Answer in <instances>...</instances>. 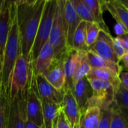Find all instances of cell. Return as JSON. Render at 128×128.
I'll return each mask as SVG.
<instances>
[{"label": "cell", "mask_w": 128, "mask_h": 128, "mask_svg": "<svg viewBox=\"0 0 128 128\" xmlns=\"http://www.w3.org/2000/svg\"><path fill=\"white\" fill-rule=\"evenodd\" d=\"M2 1H0V7H1V5H2Z\"/></svg>", "instance_id": "cell-40"}, {"label": "cell", "mask_w": 128, "mask_h": 128, "mask_svg": "<svg viewBox=\"0 0 128 128\" xmlns=\"http://www.w3.org/2000/svg\"><path fill=\"white\" fill-rule=\"evenodd\" d=\"M87 78L108 82L113 86L116 91H117L122 85L119 76L115 72L105 68H92Z\"/></svg>", "instance_id": "cell-21"}, {"label": "cell", "mask_w": 128, "mask_h": 128, "mask_svg": "<svg viewBox=\"0 0 128 128\" xmlns=\"http://www.w3.org/2000/svg\"><path fill=\"white\" fill-rule=\"evenodd\" d=\"M101 110L98 106L88 107L81 116L78 128H98Z\"/></svg>", "instance_id": "cell-22"}, {"label": "cell", "mask_w": 128, "mask_h": 128, "mask_svg": "<svg viewBox=\"0 0 128 128\" xmlns=\"http://www.w3.org/2000/svg\"><path fill=\"white\" fill-rule=\"evenodd\" d=\"M92 88L87 77L79 80L74 86L73 94L80 110V116L88 109V101L92 97Z\"/></svg>", "instance_id": "cell-15"}, {"label": "cell", "mask_w": 128, "mask_h": 128, "mask_svg": "<svg viewBox=\"0 0 128 128\" xmlns=\"http://www.w3.org/2000/svg\"><path fill=\"white\" fill-rule=\"evenodd\" d=\"M112 119V106L105 110L101 111V116L98 128H110Z\"/></svg>", "instance_id": "cell-32"}, {"label": "cell", "mask_w": 128, "mask_h": 128, "mask_svg": "<svg viewBox=\"0 0 128 128\" xmlns=\"http://www.w3.org/2000/svg\"><path fill=\"white\" fill-rule=\"evenodd\" d=\"M15 15V1L3 0L0 7V76L10 30Z\"/></svg>", "instance_id": "cell-7"}, {"label": "cell", "mask_w": 128, "mask_h": 128, "mask_svg": "<svg viewBox=\"0 0 128 128\" xmlns=\"http://www.w3.org/2000/svg\"><path fill=\"white\" fill-rule=\"evenodd\" d=\"M40 100L43 108L44 127V128H54L59 111L61 110V105L47 100Z\"/></svg>", "instance_id": "cell-19"}, {"label": "cell", "mask_w": 128, "mask_h": 128, "mask_svg": "<svg viewBox=\"0 0 128 128\" xmlns=\"http://www.w3.org/2000/svg\"><path fill=\"white\" fill-rule=\"evenodd\" d=\"M43 76L55 88L64 92L65 74L64 70V56L58 60H54L50 68Z\"/></svg>", "instance_id": "cell-14"}, {"label": "cell", "mask_w": 128, "mask_h": 128, "mask_svg": "<svg viewBox=\"0 0 128 128\" xmlns=\"http://www.w3.org/2000/svg\"><path fill=\"white\" fill-rule=\"evenodd\" d=\"M56 4L57 0H46L41 20L31 52L32 62L35 61L42 47L49 40L54 20Z\"/></svg>", "instance_id": "cell-5"}, {"label": "cell", "mask_w": 128, "mask_h": 128, "mask_svg": "<svg viewBox=\"0 0 128 128\" xmlns=\"http://www.w3.org/2000/svg\"><path fill=\"white\" fill-rule=\"evenodd\" d=\"M26 128H40L38 126H37L36 124H34V123L29 122V121H27L26 120Z\"/></svg>", "instance_id": "cell-38"}, {"label": "cell", "mask_w": 128, "mask_h": 128, "mask_svg": "<svg viewBox=\"0 0 128 128\" xmlns=\"http://www.w3.org/2000/svg\"><path fill=\"white\" fill-rule=\"evenodd\" d=\"M27 89L20 92L10 99L8 128H26Z\"/></svg>", "instance_id": "cell-9"}, {"label": "cell", "mask_w": 128, "mask_h": 128, "mask_svg": "<svg viewBox=\"0 0 128 128\" xmlns=\"http://www.w3.org/2000/svg\"><path fill=\"white\" fill-rule=\"evenodd\" d=\"M115 104L125 114L128 113V90L122 85L115 94ZM128 116V115H127Z\"/></svg>", "instance_id": "cell-28"}, {"label": "cell", "mask_w": 128, "mask_h": 128, "mask_svg": "<svg viewBox=\"0 0 128 128\" xmlns=\"http://www.w3.org/2000/svg\"><path fill=\"white\" fill-rule=\"evenodd\" d=\"M61 109L72 128H78L80 110L72 90L68 89L64 91Z\"/></svg>", "instance_id": "cell-11"}, {"label": "cell", "mask_w": 128, "mask_h": 128, "mask_svg": "<svg viewBox=\"0 0 128 128\" xmlns=\"http://www.w3.org/2000/svg\"><path fill=\"white\" fill-rule=\"evenodd\" d=\"M112 41H113L114 52L116 54L118 63L120 64V62H122V58L124 57V56L127 52V50H126V49L124 47L123 40H122V38L120 37L113 38H112Z\"/></svg>", "instance_id": "cell-31"}, {"label": "cell", "mask_w": 128, "mask_h": 128, "mask_svg": "<svg viewBox=\"0 0 128 128\" xmlns=\"http://www.w3.org/2000/svg\"><path fill=\"white\" fill-rule=\"evenodd\" d=\"M78 56V51L71 48L68 49L65 55L64 56V70L65 74V86L64 91L74 89L73 77L76 68V58Z\"/></svg>", "instance_id": "cell-18"}, {"label": "cell", "mask_w": 128, "mask_h": 128, "mask_svg": "<svg viewBox=\"0 0 128 128\" xmlns=\"http://www.w3.org/2000/svg\"><path fill=\"white\" fill-rule=\"evenodd\" d=\"M114 31L116 34L117 35L116 37H122L125 35L127 33H128L126 28L121 23L116 22L115 26H114Z\"/></svg>", "instance_id": "cell-34"}, {"label": "cell", "mask_w": 128, "mask_h": 128, "mask_svg": "<svg viewBox=\"0 0 128 128\" xmlns=\"http://www.w3.org/2000/svg\"><path fill=\"white\" fill-rule=\"evenodd\" d=\"M34 76L35 82L40 98L47 100L56 104L61 105L63 100L64 92L58 91L55 88L43 75L38 74Z\"/></svg>", "instance_id": "cell-13"}, {"label": "cell", "mask_w": 128, "mask_h": 128, "mask_svg": "<svg viewBox=\"0 0 128 128\" xmlns=\"http://www.w3.org/2000/svg\"><path fill=\"white\" fill-rule=\"evenodd\" d=\"M54 59L55 55L53 48L48 41L42 47L35 61L33 62L34 75H43L50 68Z\"/></svg>", "instance_id": "cell-16"}, {"label": "cell", "mask_w": 128, "mask_h": 128, "mask_svg": "<svg viewBox=\"0 0 128 128\" xmlns=\"http://www.w3.org/2000/svg\"><path fill=\"white\" fill-rule=\"evenodd\" d=\"M121 62L122 63V67L123 70H124L125 71L128 72V52H127L125 53V55H124V57L122 58Z\"/></svg>", "instance_id": "cell-36"}, {"label": "cell", "mask_w": 128, "mask_h": 128, "mask_svg": "<svg viewBox=\"0 0 128 128\" xmlns=\"http://www.w3.org/2000/svg\"><path fill=\"white\" fill-rule=\"evenodd\" d=\"M64 17L66 28L68 46V49H71L75 32L82 21L76 13L71 0H64Z\"/></svg>", "instance_id": "cell-12"}, {"label": "cell", "mask_w": 128, "mask_h": 128, "mask_svg": "<svg viewBox=\"0 0 128 128\" xmlns=\"http://www.w3.org/2000/svg\"><path fill=\"white\" fill-rule=\"evenodd\" d=\"M64 0H57L54 20L48 40L53 48L54 60L62 58L68 50L64 17Z\"/></svg>", "instance_id": "cell-3"}, {"label": "cell", "mask_w": 128, "mask_h": 128, "mask_svg": "<svg viewBox=\"0 0 128 128\" xmlns=\"http://www.w3.org/2000/svg\"><path fill=\"white\" fill-rule=\"evenodd\" d=\"M103 7L110 11L116 22L122 24L128 32V9L119 1H102Z\"/></svg>", "instance_id": "cell-17"}, {"label": "cell", "mask_w": 128, "mask_h": 128, "mask_svg": "<svg viewBox=\"0 0 128 128\" xmlns=\"http://www.w3.org/2000/svg\"><path fill=\"white\" fill-rule=\"evenodd\" d=\"M26 109L27 121L34 123L40 128H44L42 103L38 92L35 76H34V78L27 89Z\"/></svg>", "instance_id": "cell-8"}, {"label": "cell", "mask_w": 128, "mask_h": 128, "mask_svg": "<svg viewBox=\"0 0 128 128\" xmlns=\"http://www.w3.org/2000/svg\"><path fill=\"white\" fill-rule=\"evenodd\" d=\"M120 38H121L122 40H123L124 47H125L127 52H128V33H127L125 35H124V36H122V37H120Z\"/></svg>", "instance_id": "cell-37"}, {"label": "cell", "mask_w": 128, "mask_h": 128, "mask_svg": "<svg viewBox=\"0 0 128 128\" xmlns=\"http://www.w3.org/2000/svg\"><path fill=\"white\" fill-rule=\"evenodd\" d=\"M120 80H121V84L122 86L128 90V72H122L120 74Z\"/></svg>", "instance_id": "cell-35"}, {"label": "cell", "mask_w": 128, "mask_h": 128, "mask_svg": "<svg viewBox=\"0 0 128 128\" xmlns=\"http://www.w3.org/2000/svg\"><path fill=\"white\" fill-rule=\"evenodd\" d=\"M34 76L32 56L20 54L15 64L10 80V98L20 92L26 90L29 87Z\"/></svg>", "instance_id": "cell-4"}, {"label": "cell", "mask_w": 128, "mask_h": 128, "mask_svg": "<svg viewBox=\"0 0 128 128\" xmlns=\"http://www.w3.org/2000/svg\"><path fill=\"white\" fill-rule=\"evenodd\" d=\"M86 27L87 22L85 21H81L75 32L73 39L72 48L76 50V51H88V46L86 43Z\"/></svg>", "instance_id": "cell-26"}, {"label": "cell", "mask_w": 128, "mask_h": 128, "mask_svg": "<svg viewBox=\"0 0 128 128\" xmlns=\"http://www.w3.org/2000/svg\"><path fill=\"white\" fill-rule=\"evenodd\" d=\"M45 3L46 0L15 1L21 54L24 56H31Z\"/></svg>", "instance_id": "cell-1"}, {"label": "cell", "mask_w": 128, "mask_h": 128, "mask_svg": "<svg viewBox=\"0 0 128 128\" xmlns=\"http://www.w3.org/2000/svg\"><path fill=\"white\" fill-rule=\"evenodd\" d=\"M100 29V26L97 22H87L86 43L88 48L95 43Z\"/></svg>", "instance_id": "cell-30"}, {"label": "cell", "mask_w": 128, "mask_h": 128, "mask_svg": "<svg viewBox=\"0 0 128 128\" xmlns=\"http://www.w3.org/2000/svg\"><path fill=\"white\" fill-rule=\"evenodd\" d=\"M120 2L128 9V0H121Z\"/></svg>", "instance_id": "cell-39"}, {"label": "cell", "mask_w": 128, "mask_h": 128, "mask_svg": "<svg viewBox=\"0 0 128 128\" xmlns=\"http://www.w3.org/2000/svg\"><path fill=\"white\" fill-rule=\"evenodd\" d=\"M10 96L0 82V128H8Z\"/></svg>", "instance_id": "cell-25"}, {"label": "cell", "mask_w": 128, "mask_h": 128, "mask_svg": "<svg viewBox=\"0 0 128 128\" xmlns=\"http://www.w3.org/2000/svg\"><path fill=\"white\" fill-rule=\"evenodd\" d=\"M71 2L82 21H85L86 22H95L93 16L88 8L82 2V0H71Z\"/></svg>", "instance_id": "cell-29"}, {"label": "cell", "mask_w": 128, "mask_h": 128, "mask_svg": "<svg viewBox=\"0 0 128 128\" xmlns=\"http://www.w3.org/2000/svg\"><path fill=\"white\" fill-rule=\"evenodd\" d=\"M91 70H92V67L87 58V52L78 51L76 68L73 77L74 86L79 80H82L84 77H87Z\"/></svg>", "instance_id": "cell-23"}, {"label": "cell", "mask_w": 128, "mask_h": 128, "mask_svg": "<svg viewBox=\"0 0 128 128\" xmlns=\"http://www.w3.org/2000/svg\"><path fill=\"white\" fill-rule=\"evenodd\" d=\"M21 54V45L20 38L19 33V28L17 26L16 16V7L15 15L13 20L12 26L10 30L8 42L5 47L2 70L0 76V82L2 86L10 94V80L13 74V70L15 64Z\"/></svg>", "instance_id": "cell-2"}, {"label": "cell", "mask_w": 128, "mask_h": 128, "mask_svg": "<svg viewBox=\"0 0 128 128\" xmlns=\"http://www.w3.org/2000/svg\"><path fill=\"white\" fill-rule=\"evenodd\" d=\"M112 119L110 128H128V116L115 104H112Z\"/></svg>", "instance_id": "cell-27"}, {"label": "cell", "mask_w": 128, "mask_h": 128, "mask_svg": "<svg viewBox=\"0 0 128 128\" xmlns=\"http://www.w3.org/2000/svg\"><path fill=\"white\" fill-rule=\"evenodd\" d=\"M88 80L93 92L92 97L88 101V107L98 106L101 111L109 109L115 100L116 90L113 86L100 80Z\"/></svg>", "instance_id": "cell-6"}, {"label": "cell", "mask_w": 128, "mask_h": 128, "mask_svg": "<svg viewBox=\"0 0 128 128\" xmlns=\"http://www.w3.org/2000/svg\"><path fill=\"white\" fill-rule=\"evenodd\" d=\"M112 38L113 37L111 35L110 33L100 29L95 43L88 48V50L94 52L95 54L106 60L118 63L113 50Z\"/></svg>", "instance_id": "cell-10"}, {"label": "cell", "mask_w": 128, "mask_h": 128, "mask_svg": "<svg viewBox=\"0 0 128 128\" xmlns=\"http://www.w3.org/2000/svg\"><path fill=\"white\" fill-rule=\"evenodd\" d=\"M84 4L88 8L89 11L91 12L92 15L93 16L95 22H97L101 29L104 30L105 32L110 33L107 26L106 25L104 20L103 18V3L102 1L99 0H82Z\"/></svg>", "instance_id": "cell-24"}, {"label": "cell", "mask_w": 128, "mask_h": 128, "mask_svg": "<svg viewBox=\"0 0 128 128\" xmlns=\"http://www.w3.org/2000/svg\"><path fill=\"white\" fill-rule=\"evenodd\" d=\"M87 58L92 68H105L109 69L115 72L117 75L120 76V74L123 71L122 67L120 64L106 60L94 52L88 50L87 52Z\"/></svg>", "instance_id": "cell-20"}, {"label": "cell", "mask_w": 128, "mask_h": 128, "mask_svg": "<svg viewBox=\"0 0 128 128\" xmlns=\"http://www.w3.org/2000/svg\"><path fill=\"white\" fill-rule=\"evenodd\" d=\"M54 128H72L69 122H68L67 118H65L63 112L62 111V109L59 111L58 118L54 125Z\"/></svg>", "instance_id": "cell-33"}]
</instances>
